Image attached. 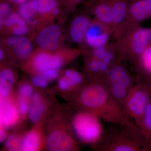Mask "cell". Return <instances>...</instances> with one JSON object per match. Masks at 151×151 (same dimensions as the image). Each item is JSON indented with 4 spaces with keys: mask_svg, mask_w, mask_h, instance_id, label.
<instances>
[{
    "mask_svg": "<svg viewBox=\"0 0 151 151\" xmlns=\"http://www.w3.org/2000/svg\"><path fill=\"white\" fill-rule=\"evenodd\" d=\"M84 50L80 47L65 46L50 50L35 47L32 54L20 67L27 76L38 74L50 69L62 68L82 56Z\"/></svg>",
    "mask_w": 151,
    "mask_h": 151,
    "instance_id": "cell-3",
    "label": "cell"
},
{
    "mask_svg": "<svg viewBox=\"0 0 151 151\" xmlns=\"http://www.w3.org/2000/svg\"><path fill=\"white\" fill-rule=\"evenodd\" d=\"M64 19L60 17L59 22L45 26L28 36L36 47L53 50L65 46L66 38L62 25Z\"/></svg>",
    "mask_w": 151,
    "mask_h": 151,
    "instance_id": "cell-10",
    "label": "cell"
},
{
    "mask_svg": "<svg viewBox=\"0 0 151 151\" xmlns=\"http://www.w3.org/2000/svg\"><path fill=\"white\" fill-rule=\"evenodd\" d=\"M151 18V0L131 1L127 20L119 36L129 28L139 25Z\"/></svg>",
    "mask_w": 151,
    "mask_h": 151,
    "instance_id": "cell-16",
    "label": "cell"
},
{
    "mask_svg": "<svg viewBox=\"0 0 151 151\" xmlns=\"http://www.w3.org/2000/svg\"><path fill=\"white\" fill-rule=\"evenodd\" d=\"M82 56L99 60L112 65L117 58L116 50L111 42L98 48L84 50Z\"/></svg>",
    "mask_w": 151,
    "mask_h": 151,
    "instance_id": "cell-22",
    "label": "cell"
},
{
    "mask_svg": "<svg viewBox=\"0 0 151 151\" xmlns=\"http://www.w3.org/2000/svg\"><path fill=\"white\" fill-rule=\"evenodd\" d=\"M85 0H63V17L75 12L79 5Z\"/></svg>",
    "mask_w": 151,
    "mask_h": 151,
    "instance_id": "cell-29",
    "label": "cell"
},
{
    "mask_svg": "<svg viewBox=\"0 0 151 151\" xmlns=\"http://www.w3.org/2000/svg\"><path fill=\"white\" fill-rule=\"evenodd\" d=\"M82 4L84 11L92 16L93 18L112 29V12L110 0H94L84 1Z\"/></svg>",
    "mask_w": 151,
    "mask_h": 151,
    "instance_id": "cell-17",
    "label": "cell"
},
{
    "mask_svg": "<svg viewBox=\"0 0 151 151\" xmlns=\"http://www.w3.org/2000/svg\"><path fill=\"white\" fill-rule=\"evenodd\" d=\"M47 115V114L37 122L32 124L28 130L23 142L21 151L46 150L45 123Z\"/></svg>",
    "mask_w": 151,
    "mask_h": 151,
    "instance_id": "cell-12",
    "label": "cell"
},
{
    "mask_svg": "<svg viewBox=\"0 0 151 151\" xmlns=\"http://www.w3.org/2000/svg\"><path fill=\"white\" fill-rule=\"evenodd\" d=\"M28 130V122L17 124L4 143L2 151H21L23 142Z\"/></svg>",
    "mask_w": 151,
    "mask_h": 151,
    "instance_id": "cell-21",
    "label": "cell"
},
{
    "mask_svg": "<svg viewBox=\"0 0 151 151\" xmlns=\"http://www.w3.org/2000/svg\"><path fill=\"white\" fill-rule=\"evenodd\" d=\"M151 98V91L145 81L138 80L124 100L122 109L124 114L134 122L137 128L139 127L146 108Z\"/></svg>",
    "mask_w": 151,
    "mask_h": 151,
    "instance_id": "cell-7",
    "label": "cell"
},
{
    "mask_svg": "<svg viewBox=\"0 0 151 151\" xmlns=\"http://www.w3.org/2000/svg\"><path fill=\"white\" fill-rule=\"evenodd\" d=\"M150 28V43H151V27Z\"/></svg>",
    "mask_w": 151,
    "mask_h": 151,
    "instance_id": "cell-35",
    "label": "cell"
},
{
    "mask_svg": "<svg viewBox=\"0 0 151 151\" xmlns=\"http://www.w3.org/2000/svg\"><path fill=\"white\" fill-rule=\"evenodd\" d=\"M0 128L12 131L19 122L16 90L8 97H0Z\"/></svg>",
    "mask_w": 151,
    "mask_h": 151,
    "instance_id": "cell-13",
    "label": "cell"
},
{
    "mask_svg": "<svg viewBox=\"0 0 151 151\" xmlns=\"http://www.w3.org/2000/svg\"><path fill=\"white\" fill-rule=\"evenodd\" d=\"M150 31L140 24L124 31L113 42L117 57L135 65L150 43Z\"/></svg>",
    "mask_w": 151,
    "mask_h": 151,
    "instance_id": "cell-4",
    "label": "cell"
},
{
    "mask_svg": "<svg viewBox=\"0 0 151 151\" xmlns=\"http://www.w3.org/2000/svg\"><path fill=\"white\" fill-rule=\"evenodd\" d=\"M6 1L11 3L14 6V7L15 8L27 2L30 0H6Z\"/></svg>",
    "mask_w": 151,
    "mask_h": 151,
    "instance_id": "cell-33",
    "label": "cell"
},
{
    "mask_svg": "<svg viewBox=\"0 0 151 151\" xmlns=\"http://www.w3.org/2000/svg\"><path fill=\"white\" fill-rule=\"evenodd\" d=\"M138 130V137L145 151H151V98Z\"/></svg>",
    "mask_w": 151,
    "mask_h": 151,
    "instance_id": "cell-23",
    "label": "cell"
},
{
    "mask_svg": "<svg viewBox=\"0 0 151 151\" xmlns=\"http://www.w3.org/2000/svg\"><path fill=\"white\" fill-rule=\"evenodd\" d=\"M145 82H147V84L148 85L149 87H150V89L151 91V79H149L147 81H145Z\"/></svg>",
    "mask_w": 151,
    "mask_h": 151,
    "instance_id": "cell-34",
    "label": "cell"
},
{
    "mask_svg": "<svg viewBox=\"0 0 151 151\" xmlns=\"http://www.w3.org/2000/svg\"><path fill=\"white\" fill-rule=\"evenodd\" d=\"M71 126L77 140L94 146L101 139L104 132L99 117L82 111H76L72 115Z\"/></svg>",
    "mask_w": 151,
    "mask_h": 151,
    "instance_id": "cell-6",
    "label": "cell"
},
{
    "mask_svg": "<svg viewBox=\"0 0 151 151\" xmlns=\"http://www.w3.org/2000/svg\"><path fill=\"white\" fill-rule=\"evenodd\" d=\"M94 1V0H85L84 1Z\"/></svg>",
    "mask_w": 151,
    "mask_h": 151,
    "instance_id": "cell-36",
    "label": "cell"
},
{
    "mask_svg": "<svg viewBox=\"0 0 151 151\" xmlns=\"http://www.w3.org/2000/svg\"><path fill=\"white\" fill-rule=\"evenodd\" d=\"M62 70L57 69H50L42 72V74L50 82L56 81L60 76Z\"/></svg>",
    "mask_w": 151,
    "mask_h": 151,
    "instance_id": "cell-31",
    "label": "cell"
},
{
    "mask_svg": "<svg viewBox=\"0 0 151 151\" xmlns=\"http://www.w3.org/2000/svg\"><path fill=\"white\" fill-rule=\"evenodd\" d=\"M63 98L76 111L92 113L100 119L131 132L137 130L134 123L125 116L122 108L112 96L104 81H89Z\"/></svg>",
    "mask_w": 151,
    "mask_h": 151,
    "instance_id": "cell-1",
    "label": "cell"
},
{
    "mask_svg": "<svg viewBox=\"0 0 151 151\" xmlns=\"http://www.w3.org/2000/svg\"><path fill=\"white\" fill-rule=\"evenodd\" d=\"M113 35L111 28L93 18L80 48L84 50L105 46L110 43Z\"/></svg>",
    "mask_w": 151,
    "mask_h": 151,
    "instance_id": "cell-11",
    "label": "cell"
},
{
    "mask_svg": "<svg viewBox=\"0 0 151 151\" xmlns=\"http://www.w3.org/2000/svg\"><path fill=\"white\" fill-rule=\"evenodd\" d=\"M54 93L53 89H36L31 99L29 121L34 124L48 113L52 98Z\"/></svg>",
    "mask_w": 151,
    "mask_h": 151,
    "instance_id": "cell-14",
    "label": "cell"
},
{
    "mask_svg": "<svg viewBox=\"0 0 151 151\" xmlns=\"http://www.w3.org/2000/svg\"><path fill=\"white\" fill-rule=\"evenodd\" d=\"M18 108L19 115V122L29 121V114L31 100L22 99L17 97Z\"/></svg>",
    "mask_w": 151,
    "mask_h": 151,
    "instance_id": "cell-27",
    "label": "cell"
},
{
    "mask_svg": "<svg viewBox=\"0 0 151 151\" xmlns=\"http://www.w3.org/2000/svg\"><path fill=\"white\" fill-rule=\"evenodd\" d=\"M142 80L151 78V43H149L135 64Z\"/></svg>",
    "mask_w": 151,
    "mask_h": 151,
    "instance_id": "cell-24",
    "label": "cell"
},
{
    "mask_svg": "<svg viewBox=\"0 0 151 151\" xmlns=\"http://www.w3.org/2000/svg\"><path fill=\"white\" fill-rule=\"evenodd\" d=\"M72 115L68 108L60 104L57 100L54 92L45 123L46 150H80L78 141L72 130Z\"/></svg>",
    "mask_w": 151,
    "mask_h": 151,
    "instance_id": "cell-2",
    "label": "cell"
},
{
    "mask_svg": "<svg viewBox=\"0 0 151 151\" xmlns=\"http://www.w3.org/2000/svg\"><path fill=\"white\" fill-rule=\"evenodd\" d=\"M92 18L86 11L75 14L70 19L68 29V35L70 41L81 47Z\"/></svg>",
    "mask_w": 151,
    "mask_h": 151,
    "instance_id": "cell-15",
    "label": "cell"
},
{
    "mask_svg": "<svg viewBox=\"0 0 151 151\" xmlns=\"http://www.w3.org/2000/svg\"><path fill=\"white\" fill-rule=\"evenodd\" d=\"M83 57L84 61L83 71L88 81H104L112 64L111 65L102 60L92 58L84 56Z\"/></svg>",
    "mask_w": 151,
    "mask_h": 151,
    "instance_id": "cell-20",
    "label": "cell"
},
{
    "mask_svg": "<svg viewBox=\"0 0 151 151\" xmlns=\"http://www.w3.org/2000/svg\"><path fill=\"white\" fill-rule=\"evenodd\" d=\"M121 128L104 132L101 139L92 147L99 151H145L137 136Z\"/></svg>",
    "mask_w": 151,
    "mask_h": 151,
    "instance_id": "cell-8",
    "label": "cell"
},
{
    "mask_svg": "<svg viewBox=\"0 0 151 151\" xmlns=\"http://www.w3.org/2000/svg\"><path fill=\"white\" fill-rule=\"evenodd\" d=\"M131 1H133V0H131Z\"/></svg>",
    "mask_w": 151,
    "mask_h": 151,
    "instance_id": "cell-37",
    "label": "cell"
},
{
    "mask_svg": "<svg viewBox=\"0 0 151 151\" xmlns=\"http://www.w3.org/2000/svg\"><path fill=\"white\" fill-rule=\"evenodd\" d=\"M28 76H29L32 85L36 89L47 90L48 89L49 84L50 82L42 73Z\"/></svg>",
    "mask_w": 151,
    "mask_h": 151,
    "instance_id": "cell-28",
    "label": "cell"
},
{
    "mask_svg": "<svg viewBox=\"0 0 151 151\" xmlns=\"http://www.w3.org/2000/svg\"><path fill=\"white\" fill-rule=\"evenodd\" d=\"M112 12L113 37L116 39L121 32L127 20L131 0H110Z\"/></svg>",
    "mask_w": 151,
    "mask_h": 151,
    "instance_id": "cell-18",
    "label": "cell"
},
{
    "mask_svg": "<svg viewBox=\"0 0 151 151\" xmlns=\"http://www.w3.org/2000/svg\"><path fill=\"white\" fill-rule=\"evenodd\" d=\"M61 74L67 78L73 86L75 91L80 89L89 82L83 71L81 72L72 68L62 70Z\"/></svg>",
    "mask_w": 151,
    "mask_h": 151,
    "instance_id": "cell-25",
    "label": "cell"
},
{
    "mask_svg": "<svg viewBox=\"0 0 151 151\" xmlns=\"http://www.w3.org/2000/svg\"><path fill=\"white\" fill-rule=\"evenodd\" d=\"M14 9V6L6 0H0V21L8 16Z\"/></svg>",
    "mask_w": 151,
    "mask_h": 151,
    "instance_id": "cell-30",
    "label": "cell"
},
{
    "mask_svg": "<svg viewBox=\"0 0 151 151\" xmlns=\"http://www.w3.org/2000/svg\"><path fill=\"white\" fill-rule=\"evenodd\" d=\"M11 131L4 128H0V142L4 143L8 138Z\"/></svg>",
    "mask_w": 151,
    "mask_h": 151,
    "instance_id": "cell-32",
    "label": "cell"
},
{
    "mask_svg": "<svg viewBox=\"0 0 151 151\" xmlns=\"http://www.w3.org/2000/svg\"><path fill=\"white\" fill-rule=\"evenodd\" d=\"M17 97L31 100L36 90L29 76H24L19 80L15 87Z\"/></svg>",
    "mask_w": 151,
    "mask_h": 151,
    "instance_id": "cell-26",
    "label": "cell"
},
{
    "mask_svg": "<svg viewBox=\"0 0 151 151\" xmlns=\"http://www.w3.org/2000/svg\"><path fill=\"white\" fill-rule=\"evenodd\" d=\"M0 47L7 54L9 65L19 68L29 58L35 49L28 36H3L1 39Z\"/></svg>",
    "mask_w": 151,
    "mask_h": 151,
    "instance_id": "cell-9",
    "label": "cell"
},
{
    "mask_svg": "<svg viewBox=\"0 0 151 151\" xmlns=\"http://www.w3.org/2000/svg\"><path fill=\"white\" fill-rule=\"evenodd\" d=\"M16 69L11 65L0 64V97H8L15 90L19 80Z\"/></svg>",
    "mask_w": 151,
    "mask_h": 151,
    "instance_id": "cell-19",
    "label": "cell"
},
{
    "mask_svg": "<svg viewBox=\"0 0 151 151\" xmlns=\"http://www.w3.org/2000/svg\"><path fill=\"white\" fill-rule=\"evenodd\" d=\"M126 63L117 57L104 81L111 95L122 108L124 100L135 83Z\"/></svg>",
    "mask_w": 151,
    "mask_h": 151,
    "instance_id": "cell-5",
    "label": "cell"
}]
</instances>
